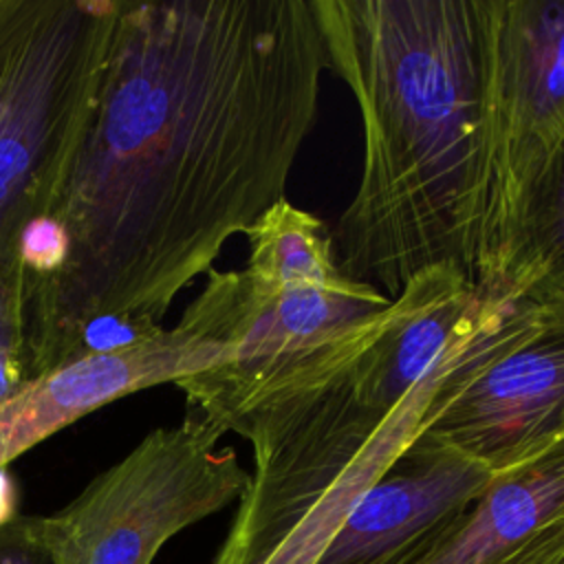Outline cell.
I'll return each instance as SVG.
<instances>
[{
  "instance_id": "obj_1",
  "label": "cell",
  "mask_w": 564,
  "mask_h": 564,
  "mask_svg": "<svg viewBox=\"0 0 564 564\" xmlns=\"http://www.w3.org/2000/svg\"><path fill=\"white\" fill-rule=\"evenodd\" d=\"M326 68L313 0H121L51 212L66 262L22 289L31 381L64 368L97 317L161 324L225 242L284 200Z\"/></svg>"
},
{
  "instance_id": "obj_2",
  "label": "cell",
  "mask_w": 564,
  "mask_h": 564,
  "mask_svg": "<svg viewBox=\"0 0 564 564\" xmlns=\"http://www.w3.org/2000/svg\"><path fill=\"white\" fill-rule=\"evenodd\" d=\"M364 121V170L330 229L337 269L397 300L452 269L489 286L494 0H313Z\"/></svg>"
},
{
  "instance_id": "obj_3",
  "label": "cell",
  "mask_w": 564,
  "mask_h": 564,
  "mask_svg": "<svg viewBox=\"0 0 564 564\" xmlns=\"http://www.w3.org/2000/svg\"><path fill=\"white\" fill-rule=\"evenodd\" d=\"M511 297L452 269L427 271L355 335L251 397L225 425L251 443L253 474L214 564H262L330 494L370 487Z\"/></svg>"
},
{
  "instance_id": "obj_4",
  "label": "cell",
  "mask_w": 564,
  "mask_h": 564,
  "mask_svg": "<svg viewBox=\"0 0 564 564\" xmlns=\"http://www.w3.org/2000/svg\"><path fill=\"white\" fill-rule=\"evenodd\" d=\"M121 0H0V311L22 313L20 240L84 141Z\"/></svg>"
},
{
  "instance_id": "obj_5",
  "label": "cell",
  "mask_w": 564,
  "mask_h": 564,
  "mask_svg": "<svg viewBox=\"0 0 564 564\" xmlns=\"http://www.w3.org/2000/svg\"><path fill=\"white\" fill-rule=\"evenodd\" d=\"M225 432L198 410L145 434L93 478L64 509L46 516L57 564H150L185 527L240 500L249 487Z\"/></svg>"
},
{
  "instance_id": "obj_6",
  "label": "cell",
  "mask_w": 564,
  "mask_h": 564,
  "mask_svg": "<svg viewBox=\"0 0 564 564\" xmlns=\"http://www.w3.org/2000/svg\"><path fill=\"white\" fill-rule=\"evenodd\" d=\"M390 302L339 269L308 278H264L247 267L209 269L189 306L223 344L225 357L174 386L185 392L189 408L225 432L251 397L355 335Z\"/></svg>"
},
{
  "instance_id": "obj_7",
  "label": "cell",
  "mask_w": 564,
  "mask_h": 564,
  "mask_svg": "<svg viewBox=\"0 0 564 564\" xmlns=\"http://www.w3.org/2000/svg\"><path fill=\"white\" fill-rule=\"evenodd\" d=\"M502 471L564 436V311L511 297L465 346L419 434Z\"/></svg>"
},
{
  "instance_id": "obj_8",
  "label": "cell",
  "mask_w": 564,
  "mask_h": 564,
  "mask_svg": "<svg viewBox=\"0 0 564 564\" xmlns=\"http://www.w3.org/2000/svg\"><path fill=\"white\" fill-rule=\"evenodd\" d=\"M564 137V0H494L489 286L524 200Z\"/></svg>"
},
{
  "instance_id": "obj_9",
  "label": "cell",
  "mask_w": 564,
  "mask_h": 564,
  "mask_svg": "<svg viewBox=\"0 0 564 564\" xmlns=\"http://www.w3.org/2000/svg\"><path fill=\"white\" fill-rule=\"evenodd\" d=\"M491 476L456 449L414 436L357 498L315 564H423Z\"/></svg>"
},
{
  "instance_id": "obj_10",
  "label": "cell",
  "mask_w": 564,
  "mask_h": 564,
  "mask_svg": "<svg viewBox=\"0 0 564 564\" xmlns=\"http://www.w3.org/2000/svg\"><path fill=\"white\" fill-rule=\"evenodd\" d=\"M223 357V344L185 308L174 328L145 344L48 372L0 403V467L110 401L176 383L218 366Z\"/></svg>"
},
{
  "instance_id": "obj_11",
  "label": "cell",
  "mask_w": 564,
  "mask_h": 564,
  "mask_svg": "<svg viewBox=\"0 0 564 564\" xmlns=\"http://www.w3.org/2000/svg\"><path fill=\"white\" fill-rule=\"evenodd\" d=\"M423 564H564V436L496 471Z\"/></svg>"
},
{
  "instance_id": "obj_12",
  "label": "cell",
  "mask_w": 564,
  "mask_h": 564,
  "mask_svg": "<svg viewBox=\"0 0 564 564\" xmlns=\"http://www.w3.org/2000/svg\"><path fill=\"white\" fill-rule=\"evenodd\" d=\"M498 286L535 306L564 311V137L524 200Z\"/></svg>"
},
{
  "instance_id": "obj_13",
  "label": "cell",
  "mask_w": 564,
  "mask_h": 564,
  "mask_svg": "<svg viewBox=\"0 0 564 564\" xmlns=\"http://www.w3.org/2000/svg\"><path fill=\"white\" fill-rule=\"evenodd\" d=\"M364 491L366 489L344 487L330 494L262 564H315Z\"/></svg>"
},
{
  "instance_id": "obj_14",
  "label": "cell",
  "mask_w": 564,
  "mask_h": 564,
  "mask_svg": "<svg viewBox=\"0 0 564 564\" xmlns=\"http://www.w3.org/2000/svg\"><path fill=\"white\" fill-rule=\"evenodd\" d=\"M0 564H57L46 516H15L0 527Z\"/></svg>"
},
{
  "instance_id": "obj_15",
  "label": "cell",
  "mask_w": 564,
  "mask_h": 564,
  "mask_svg": "<svg viewBox=\"0 0 564 564\" xmlns=\"http://www.w3.org/2000/svg\"><path fill=\"white\" fill-rule=\"evenodd\" d=\"M18 516V489L7 467H0V527Z\"/></svg>"
}]
</instances>
